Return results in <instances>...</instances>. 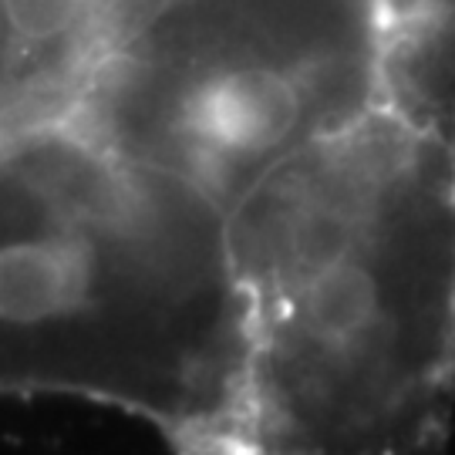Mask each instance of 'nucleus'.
<instances>
[{"label":"nucleus","instance_id":"f257e3e1","mask_svg":"<svg viewBox=\"0 0 455 455\" xmlns=\"http://www.w3.org/2000/svg\"><path fill=\"white\" fill-rule=\"evenodd\" d=\"M246 300L240 452L435 449L455 395V135L381 101L227 210Z\"/></svg>","mask_w":455,"mask_h":455},{"label":"nucleus","instance_id":"f03ea898","mask_svg":"<svg viewBox=\"0 0 455 455\" xmlns=\"http://www.w3.org/2000/svg\"><path fill=\"white\" fill-rule=\"evenodd\" d=\"M246 355L220 203L68 112L0 129V398L78 395L240 452Z\"/></svg>","mask_w":455,"mask_h":455},{"label":"nucleus","instance_id":"7ed1b4c3","mask_svg":"<svg viewBox=\"0 0 455 455\" xmlns=\"http://www.w3.org/2000/svg\"><path fill=\"white\" fill-rule=\"evenodd\" d=\"M381 101L374 0H156L101 44L68 115L229 210Z\"/></svg>","mask_w":455,"mask_h":455},{"label":"nucleus","instance_id":"20e7f679","mask_svg":"<svg viewBox=\"0 0 455 455\" xmlns=\"http://www.w3.org/2000/svg\"><path fill=\"white\" fill-rule=\"evenodd\" d=\"M105 34V0H0V129L75 105Z\"/></svg>","mask_w":455,"mask_h":455},{"label":"nucleus","instance_id":"39448f33","mask_svg":"<svg viewBox=\"0 0 455 455\" xmlns=\"http://www.w3.org/2000/svg\"><path fill=\"white\" fill-rule=\"evenodd\" d=\"M385 101L455 135V0H374Z\"/></svg>","mask_w":455,"mask_h":455}]
</instances>
